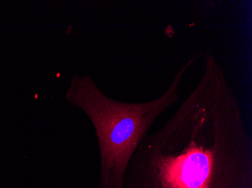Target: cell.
<instances>
[{
	"mask_svg": "<svg viewBox=\"0 0 252 188\" xmlns=\"http://www.w3.org/2000/svg\"><path fill=\"white\" fill-rule=\"evenodd\" d=\"M202 55L183 65L158 98L144 103L113 100L89 76L72 78L65 99L85 113L94 127L100 152L98 188H123L134 151L158 117L181 100L183 79Z\"/></svg>",
	"mask_w": 252,
	"mask_h": 188,
	"instance_id": "obj_2",
	"label": "cell"
},
{
	"mask_svg": "<svg viewBox=\"0 0 252 188\" xmlns=\"http://www.w3.org/2000/svg\"><path fill=\"white\" fill-rule=\"evenodd\" d=\"M205 58L196 87L134 151L123 188H252L240 103L216 57Z\"/></svg>",
	"mask_w": 252,
	"mask_h": 188,
	"instance_id": "obj_1",
	"label": "cell"
}]
</instances>
